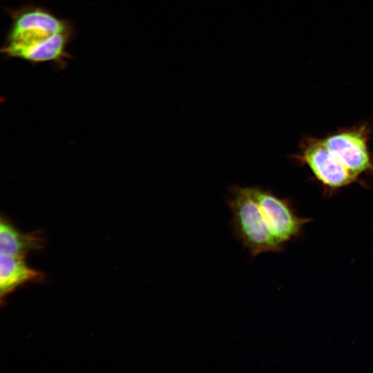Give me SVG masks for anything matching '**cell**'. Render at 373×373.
<instances>
[{
    "label": "cell",
    "mask_w": 373,
    "mask_h": 373,
    "mask_svg": "<svg viewBox=\"0 0 373 373\" xmlns=\"http://www.w3.org/2000/svg\"><path fill=\"white\" fill-rule=\"evenodd\" d=\"M265 218L278 242L281 245L299 235L309 219L300 218L294 213L289 202L259 186H250Z\"/></svg>",
    "instance_id": "5"
},
{
    "label": "cell",
    "mask_w": 373,
    "mask_h": 373,
    "mask_svg": "<svg viewBox=\"0 0 373 373\" xmlns=\"http://www.w3.org/2000/svg\"><path fill=\"white\" fill-rule=\"evenodd\" d=\"M227 203L232 214L233 233L251 258L282 250L250 186H231Z\"/></svg>",
    "instance_id": "2"
},
{
    "label": "cell",
    "mask_w": 373,
    "mask_h": 373,
    "mask_svg": "<svg viewBox=\"0 0 373 373\" xmlns=\"http://www.w3.org/2000/svg\"><path fill=\"white\" fill-rule=\"evenodd\" d=\"M369 124L343 128L323 139L332 153L351 171L373 175V159L368 149Z\"/></svg>",
    "instance_id": "4"
},
{
    "label": "cell",
    "mask_w": 373,
    "mask_h": 373,
    "mask_svg": "<svg viewBox=\"0 0 373 373\" xmlns=\"http://www.w3.org/2000/svg\"><path fill=\"white\" fill-rule=\"evenodd\" d=\"M293 158L307 165L327 189L336 190L356 182L358 175L347 169L327 148L323 139L305 137Z\"/></svg>",
    "instance_id": "3"
},
{
    "label": "cell",
    "mask_w": 373,
    "mask_h": 373,
    "mask_svg": "<svg viewBox=\"0 0 373 373\" xmlns=\"http://www.w3.org/2000/svg\"><path fill=\"white\" fill-rule=\"evenodd\" d=\"M44 236L39 231L23 233L6 218L0 222L1 254L26 257L28 252L41 249Z\"/></svg>",
    "instance_id": "7"
},
{
    "label": "cell",
    "mask_w": 373,
    "mask_h": 373,
    "mask_svg": "<svg viewBox=\"0 0 373 373\" xmlns=\"http://www.w3.org/2000/svg\"><path fill=\"white\" fill-rule=\"evenodd\" d=\"M11 26L1 52L7 57L30 63H62L71 40V23L48 10L27 6L10 10Z\"/></svg>",
    "instance_id": "1"
},
{
    "label": "cell",
    "mask_w": 373,
    "mask_h": 373,
    "mask_svg": "<svg viewBox=\"0 0 373 373\" xmlns=\"http://www.w3.org/2000/svg\"><path fill=\"white\" fill-rule=\"evenodd\" d=\"M24 256L1 254L0 296L2 299L19 287L44 279L42 272L30 267Z\"/></svg>",
    "instance_id": "6"
}]
</instances>
